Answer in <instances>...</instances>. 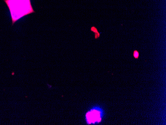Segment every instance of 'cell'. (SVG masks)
I'll use <instances>...</instances> for the list:
<instances>
[{"label":"cell","instance_id":"1","mask_svg":"<svg viewBox=\"0 0 166 125\" xmlns=\"http://www.w3.org/2000/svg\"><path fill=\"white\" fill-rule=\"evenodd\" d=\"M10 12L12 26L24 16L35 13L31 0H4Z\"/></svg>","mask_w":166,"mask_h":125},{"label":"cell","instance_id":"3","mask_svg":"<svg viewBox=\"0 0 166 125\" xmlns=\"http://www.w3.org/2000/svg\"><path fill=\"white\" fill-rule=\"evenodd\" d=\"M91 31H93L95 34V39H98L100 36V34L98 32V31L97 28H96L95 27H91Z\"/></svg>","mask_w":166,"mask_h":125},{"label":"cell","instance_id":"4","mask_svg":"<svg viewBox=\"0 0 166 125\" xmlns=\"http://www.w3.org/2000/svg\"><path fill=\"white\" fill-rule=\"evenodd\" d=\"M133 56L136 59H138V57L139 56V53L137 50H134V52H133Z\"/></svg>","mask_w":166,"mask_h":125},{"label":"cell","instance_id":"2","mask_svg":"<svg viewBox=\"0 0 166 125\" xmlns=\"http://www.w3.org/2000/svg\"><path fill=\"white\" fill-rule=\"evenodd\" d=\"M86 119L87 123L89 124L95 123V122H99L101 120L100 112L95 110H91L86 114Z\"/></svg>","mask_w":166,"mask_h":125}]
</instances>
